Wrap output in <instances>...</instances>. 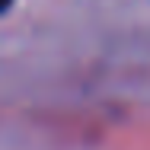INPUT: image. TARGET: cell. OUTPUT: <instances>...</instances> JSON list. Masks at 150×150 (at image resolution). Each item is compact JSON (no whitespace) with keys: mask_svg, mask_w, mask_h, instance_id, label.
I'll use <instances>...</instances> for the list:
<instances>
[{"mask_svg":"<svg viewBox=\"0 0 150 150\" xmlns=\"http://www.w3.org/2000/svg\"><path fill=\"white\" fill-rule=\"evenodd\" d=\"M10 3H13V0H0V13H3V10H6Z\"/></svg>","mask_w":150,"mask_h":150,"instance_id":"obj_1","label":"cell"}]
</instances>
